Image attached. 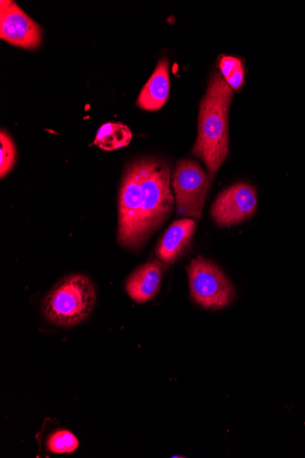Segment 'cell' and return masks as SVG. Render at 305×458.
Here are the masks:
<instances>
[{
	"mask_svg": "<svg viewBox=\"0 0 305 458\" xmlns=\"http://www.w3.org/2000/svg\"><path fill=\"white\" fill-rule=\"evenodd\" d=\"M172 165L158 157L130 163L123 173L118 200V243L131 250L144 246L173 212Z\"/></svg>",
	"mask_w": 305,
	"mask_h": 458,
	"instance_id": "obj_1",
	"label": "cell"
},
{
	"mask_svg": "<svg viewBox=\"0 0 305 458\" xmlns=\"http://www.w3.org/2000/svg\"><path fill=\"white\" fill-rule=\"evenodd\" d=\"M233 90L220 73H213L199 115V131L192 154L205 164L212 181L229 154V109Z\"/></svg>",
	"mask_w": 305,
	"mask_h": 458,
	"instance_id": "obj_2",
	"label": "cell"
},
{
	"mask_svg": "<svg viewBox=\"0 0 305 458\" xmlns=\"http://www.w3.org/2000/svg\"><path fill=\"white\" fill-rule=\"evenodd\" d=\"M97 291L92 280L84 275L61 279L42 302V311L52 323L61 327L77 325L92 313Z\"/></svg>",
	"mask_w": 305,
	"mask_h": 458,
	"instance_id": "obj_3",
	"label": "cell"
},
{
	"mask_svg": "<svg viewBox=\"0 0 305 458\" xmlns=\"http://www.w3.org/2000/svg\"><path fill=\"white\" fill-rule=\"evenodd\" d=\"M191 295L195 303L208 310H221L234 300L235 289L225 273L202 256L187 268Z\"/></svg>",
	"mask_w": 305,
	"mask_h": 458,
	"instance_id": "obj_4",
	"label": "cell"
},
{
	"mask_svg": "<svg viewBox=\"0 0 305 458\" xmlns=\"http://www.w3.org/2000/svg\"><path fill=\"white\" fill-rule=\"evenodd\" d=\"M172 180L178 215L199 221L212 182L208 174L197 161L183 158L177 163Z\"/></svg>",
	"mask_w": 305,
	"mask_h": 458,
	"instance_id": "obj_5",
	"label": "cell"
},
{
	"mask_svg": "<svg viewBox=\"0 0 305 458\" xmlns=\"http://www.w3.org/2000/svg\"><path fill=\"white\" fill-rule=\"evenodd\" d=\"M255 190L246 182L236 183L217 196L211 207L216 225L231 227L249 220L257 209Z\"/></svg>",
	"mask_w": 305,
	"mask_h": 458,
	"instance_id": "obj_6",
	"label": "cell"
},
{
	"mask_svg": "<svg viewBox=\"0 0 305 458\" xmlns=\"http://www.w3.org/2000/svg\"><path fill=\"white\" fill-rule=\"evenodd\" d=\"M0 38L13 47L35 50L42 44V30L15 2L3 0L0 3Z\"/></svg>",
	"mask_w": 305,
	"mask_h": 458,
	"instance_id": "obj_7",
	"label": "cell"
},
{
	"mask_svg": "<svg viewBox=\"0 0 305 458\" xmlns=\"http://www.w3.org/2000/svg\"><path fill=\"white\" fill-rule=\"evenodd\" d=\"M196 221L191 218L174 222L156 248L157 259L166 265L175 263L190 246L196 233Z\"/></svg>",
	"mask_w": 305,
	"mask_h": 458,
	"instance_id": "obj_8",
	"label": "cell"
},
{
	"mask_svg": "<svg viewBox=\"0 0 305 458\" xmlns=\"http://www.w3.org/2000/svg\"><path fill=\"white\" fill-rule=\"evenodd\" d=\"M166 268V264L155 259L136 269L126 281L128 296L138 303L153 300L158 293Z\"/></svg>",
	"mask_w": 305,
	"mask_h": 458,
	"instance_id": "obj_9",
	"label": "cell"
},
{
	"mask_svg": "<svg viewBox=\"0 0 305 458\" xmlns=\"http://www.w3.org/2000/svg\"><path fill=\"white\" fill-rule=\"evenodd\" d=\"M169 64L162 58L138 98V106L143 110L157 112L166 103L169 97Z\"/></svg>",
	"mask_w": 305,
	"mask_h": 458,
	"instance_id": "obj_10",
	"label": "cell"
},
{
	"mask_svg": "<svg viewBox=\"0 0 305 458\" xmlns=\"http://www.w3.org/2000/svg\"><path fill=\"white\" fill-rule=\"evenodd\" d=\"M132 137V132L126 124L110 122L99 129L94 145L105 151H114L128 146Z\"/></svg>",
	"mask_w": 305,
	"mask_h": 458,
	"instance_id": "obj_11",
	"label": "cell"
},
{
	"mask_svg": "<svg viewBox=\"0 0 305 458\" xmlns=\"http://www.w3.org/2000/svg\"><path fill=\"white\" fill-rule=\"evenodd\" d=\"M17 148L12 137L4 130L0 132V178L4 179L14 168Z\"/></svg>",
	"mask_w": 305,
	"mask_h": 458,
	"instance_id": "obj_12",
	"label": "cell"
},
{
	"mask_svg": "<svg viewBox=\"0 0 305 458\" xmlns=\"http://www.w3.org/2000/svg\"><path fill=\"white\" fill-rule=\"evenodd\" d=\"M79 446L75 436L67 430H58L53 433L47 441V448L55 454H71Z\"/></svg>",
	"mask_w": 305,
	"mask_h": 458,
	"instance_id": "obj_13",
	"label": "cell"
},
{
	"mask_svg": "<svg viewBox=\"0 0 305 458\" xmlns=\"http://www.w3.org/2000/svg\"><path fill=\"white\" fill-rule=\"evenodd\" d=\"M243 66L240 59L225 55L220 60L219 67L225 80L228 79L236 70Z\"/></svg>",
	"mask_w": 305,
	"mask_h": 458,
	"instance_id": "obj_14",
	"label": "cell"
},
{
	"mask_svg": "<svg viewBox=\"0 0 305 458\" xmlns=\"http://www.w3.org/2000/svg\"><path fill=\"white\" fill-rule=\"evenodd\" d=\"M233 90H239L244 82L243 66L236 70L228 79L225 80Z\"/></svg>",
	"mask_w": 305,
	"mask_h": 458,
	"instance_id": "obj_15",
	"label": "cell"
}]
</instances>
